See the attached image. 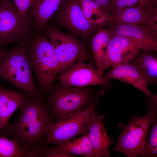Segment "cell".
Listing matches in <instances>:
<instances>
[{
	"mask_svg": "<svg viewBox=\"0 0 157 157\" xmlns=\"http://www.w3.org/2000/svg\"><path fill=\"white\" fill-rule=\"evenodd\" d=\"M51 116L41 100L30 97L20 107L19 115L15 122L1 131V135L17 139L24 149H35L47 134L52 121Z\"/></svg>",
	"mask_w": 157,
	"mask_h": 157,
	"instance_id": "cell-1",
	"label": "cell"
},
{
	"mask_svg": "<svg viewBox=\"0 0 157 157\" xmlns=\"http://www.w3.org/2000/svg\"><path fill=\"white\" fill-rule=\"evenodd\" d=\"M42 31L35 29L28 40L27 54L39 87L48 92L53 87L60 68L52 45Z\"/></svg>",
	"mask_w": 157,
	"mask_h": 157,
	"instance_id": "cell-2",
	"label": "cell"
},
{
	"mask_svg": "<svg viewBox=\"0 0 157 157\" xmlns=\"http://www.w3.org/2000/svg\"><path fill=\"white\" fill-rule=\"evenodd\" d=\"M27 42L19 43L18 45L5 51L0 60V77L31 97L41 100L28 60Z\"/></svg>",
	"mask_w": 157,
	"mask_h": 157,
	"instance_id": "cell-3",
	"label": "cell"
},
{
	"mask_svg": "<svg viewBox=\"0 0 157 157\" xmlns=\"http://www.w3.org/2000/svg\"><path fill=\"white\" fill-rule=\"evenodd\" d=\"M145 103L147 113L142 116L134 114L122 128L113 150L121 152L128 157L140 156L147 140L150 126L157 118V95L147 97Z\"/></svg>",
	"mask_w": 157,
	"mask_h": 157,
	"instance_id": "cell-4",
	"label": "cell"
},
{
	"mask_svg": "<svg viewBox=\"0 0 157 157\" xmlns=\"http://www.w3.org/2000/svg\"><path fill=\"white\" fill-rule=\"evenodd\" d=\"M97 95L92 89L84 87H56L49 97L50 115L57 122L65 121L86 108Z\"/></svg>",
	"mask_w": 157,
	"mask_h": 157,
	"instance_id": "cell-5",
	"label": "cell"
},
{
	"mask_svg": "<svg viewBox=\"0 0 157 157\" xmlns=\"http://www.w3.org/2000/svg\"><path fill=\"white\" fill-rule=\"evenodd\" d=\"M36 29L30 14L22 18L11 0H0V47L27 41Z\"/></svg>",
	"mask_w": 157,
	"mask_h": 157,
	"instance_id": "cell-6",
	"label": "cell"
},
{
	"mask_svg": "<svg viewBox=\"0 0 157 157\" xmlns=\"http://www.w3.org/2000/svg\"><path fill=\"white\" fill-rule=\"evenodd\" d=\"M99 90L91 103L85 109L73 117L62 122L50 123L44 140L46 144L57 145L65 142L77 135L88 133L93 113L96 110L99 97L103 95Z\"/></svg>",
	"mask_w": 157,
	"mask_h": 157,
	"instance_id": "cell-7",
	"label": "cell"
},
{
	"mask_svg": "<svg viewBox=\"0 0 157 157\" xmlns=\"http://www.w3.org/2000/svg\"><path fill=\"white\" fill-rule=\"evenodd\" d=\"M46 27L44 28V34L53 47L60 74L67 71L77 62L89 60L88 55L81 41L54 26Z\"/></svg>",
	"mask_w": 157,
	"mask_h": 157,
	"instance_id": "cell-8",
	"label": "cell"
},
{
	"mask_svg": "<svg viewBox=\"0 0 157 157\" xmlns=\"http://www.w3.org/2000/svg\"><path fill=\"white\" fill-rule=\"evenodd\" d=\"M54 20L73 35L92 40L101 28L90 23L85 17L80 0H63Z\"/></svg>",
	"mask_w": 157,
	"mask_h": 157,
	"instance_id": "cell-9",
	"label": "cell"
},
{
	"mask_svg": "<svg viewBox=\"0 0 157 157\" xmlns=\"http://www.w3.org/2000/svg\"><path fill=\"white\" fill-rule=\"evenodd\" d=\"M57 78L62 86L65 87H84L99 85L104 93L113 86L110 80L105 78L95 68L93 63H88L83 61L76 63L69 69Z\"/></svg>",
	"mask_w": 157,
	"mask_h": 157,
	"instance_id": "cell-10",
	"label": "cell"
},
{
	"mask_svg": "<svg viewBox=\"0 0 157 157\" xmlns=\"http://www.w3.org/2000/svg\"><path fill=\"white\" fill-rule=\"evenodd\" d=\"M140 49V42L135 39L112 35L103 61V71L110 67L129 61Z\"/></svg>",
	"mask_w": 157,
	"mask_h": 157,
	"instance_id": "cell-11",
	"label": "cell"
},
{
	"mask_svg": "<svg viewBox=\"0 0 157 157\" xmlns=\"http://www.w3.org/2000/svg\"><path fill=\"white\" fill-rule=\"evenodd\" d=\"M112 68V69L103 76L106 79H115L131 85L142 91L147 97L152 94L148 88L147 83L129 61L115 65Z\"/></svg>",
	"mask_w": 157,
	"mask_h": 157,
	"instance_id": "cell-12",
	"label": "cell"
},
{
	"mask_svg": "<svg viewBox=\"0 0 157 157\" xmlns=\"http://www.w3.org/2000/svg\"><path fill=\"white\" fill-rule=\"evenodd\" d=\"M103 115L96 111L93 113L88 134L92 144L95 157H110L109 147L112 144L103 122Z\"/></svg>",
	"mask_w": 157,
	"mask_h": 157,
	"instance_id": "cell-13",
	"label": "cell"
},
{
	"mask_svg": "<svg viewBox=\"0 0 157 157\" xmlns=\"http://www.w3.org/2000/svg\"><path fill=\"white\" fill-rule=\"evenodd\" d=\"M30 97L24 92L9 90L0 86V131L9 125L11 116Z\"/></svg>",
	"mask_w": 157,
	"mask_h": 157,
	"instance_id": "cell-14",
	"label": "cell"
},
{
	"mask_svg": "<svg viewBox=\"0 0 157 157\" xmlns=\"http://www.w3.org/2000/svg\"><path fill=\"white\" fill-rule=\"evenodd\" d=\"M106 28L113 35L131 38L138 40L140 42V49L157 52V40L138 25L120 23L109 25Z\"/></svg>",
	"mask_w": 157,
	"mask_h": 157,
	"instance_id": "cell-15",
	"label": "cell"
},
{
	"mask_svg": "<svg viewBox=\"0 0 157 157\" xmlns=\"http://www.w3.org/2000/svg\"><path fill=\"white\" fill-rule=\"evenodd\" d=\"M154 52L140 49L129 62L148 84L157 85V57Z\"/></svg>",
	"mask_w": 157,
	"mask_h": 157,
	"instance_id": "cell-16",
	"label": "cell"
},
{
	"mask_svg": "<svg viewBox=\"0 0 157 157\" xmlns=\"http://www.w3.org/2000/svg\"><path fill=\"white\" fill-rule=\"evenodd\" d=\"M153 6L143 5L128 7L114 12L111 14L109 25L120 23L139 25L145 20Z\"/></svg>",
	"mask_w": 157,
	"mask_h": 157,
	"instance_id": "cell-17",
	"label": "cell"
},
{
	"mask_svg": "<svg viewBox=\"0 0 157 157\" xmlns=\"http://www.w3.org/2000/svg\"><path fill=\"white\" fill-rule=\"evenodd\" d=\"M63 0H35L30 9L36 29L42 30Z\"/></svg>",
	"mask_w": 157,
	"mask_h": 157,
	"instance_id": "cell-18",
	"label": "cell"
},
{
	"mask_svg": "<svg viewBox=\"0 0 157 157\" xmlns=\"http://www.w3.org/2000/svg\"><path fill=\"white\" fill-rule=\"evenodd\" d=\"M106 28H101L94 36L91 40V51L96 69L101 75L104 58L109 42L112 36Z\"/></svg>",
	"mask_w": 157,
	"mask_h": 157,
	"instance_id": "cell-19",
	"label": "cell"
},
{
	"mask_svg": "<svg viewBox=\"0 0 157 157\" xmlns=\"http://www.w3.org/2000/svg\"><path fill=\"white\" fill-rule=\"evenodd\" d=\"M42 147L28 150L22 148L19 140H10L3 135L0 136V157H40Z\"/></svg>",
	"mask_w": 157,
	"mask_h": 157,
	"instance_id": "cell-20",
	"label": "cell"
},
{
	"mask_svg": "<svg viewBox=\"0 0 157 157\" xmlns=\"http://www.w3.org/2000/svg\"><path fill=\"white\" fill-rule=\"evenodd\" d=\"M83 14L90 23L105 28L109 25L111 14L93 0H80Z\"/></svg>",
	"mask_w": 157,
	"mask_h": 157,
	"instance_id": "cell-21",
	"label": "cell"
},
{
	"mask_svg": "<svg viewBox=\"0 0 157 157\" xmlns=\"http://www.w3.org/2000/svg\"><path fill=\"white\" fill-rule=\"evenodd\" d=\"M144 147L140 156L156 157L157 156V118L152 123Z\"/></svg>",
	"mask_w": 157,
	"mask_h": 157,
	"instance_id": "cell-22",
	"label": "cell"
},
{
	"mask_svg": "<svg viewBox=\"0 0 157 157\" xmlns=\"http://www.w3.org/2000/svg\"><path fill=\"white\" fill-rule=\"evenodd\" d=\"M154 38L157 40V8L153 6L145 20L138 25Z\"/></svg>",
	"mask_w": 157,
	"mask_h": 157,
	"instance_id": "cell-23",
	"label": "cell"
},
{
	"mask_svg": "<svg viewBox=\"0 0 157 157\" xmlns=\"http://www.w3.org/2000/svg\"><path fill=\"white\" fill-rule=\"evenodd\" d=\"M111 14L114 12L130 7L143 5L157 6L147 0H110Z\"/></svg>",
	"mask_w": 157,
	"mask_h": 157,
	"instance_id": "cell-24",
	"label": "cell"
},
{
	"mask_svg": "<svg viewBox=\"0 0 157 157\" xmlns=\"http://www.w3.org/2000/svg\"><path fill=\"white\" fill-rule=\"evenodd\" d=\"M54 149L72 155H83L81 146L78 138H75L58 145Z\"/></svg>",
	"mask_w": 157,
	"mask_h": 157,
	"instance_id": "cell-25",
	"label": "cell"
},
{
	"mask_svg": "<svg viewBox=\"0 0 157 157\" xmlns=\"http://www.w3.org/2000/svg\"><path fill=\"white\" fill-rule=\"evenodd\" d=\"M14 1L20 17L23 19L28 16V11L32 6L35 0H11Z\"/></svg>",
	"mask_w": 157,
	"mask_h": 157,
	"instance_id": "cell-26",
	"label": "cell"
},
{
	"mask_svg": "<svg viewBox=\"0 0 157 157\" xmlns=\"http://www.w3.org/2000/svg\"><path fill=\"white\" fill-rule=\"evenodd\" d=\"M81 146L83 156L86 157H95L92 144L88 134L78 138Z\"/></svg>",
	"mask_w": 157,
	"mask_h": 157,
	"instance_id": "cell-27",
	"label": "cell"
},
{
	"mask_svg": "<svg viewBox=\"0 0 157 157\" xmlns=\"http://www.w3.org/2000/svg\"><path fill=\"white\" fill-rule=\"evenodd\" d=\"M42 152L44 155L48 157H74L72 156L65 153L59 151L53 148L44 147L42 149Z\"/></svg>",
	"mask_w": 157,
	"mask_h": 157,
	"instance_id": "cell-28",
	"label": "cell"
},
{
	"mask_svg": "<svg viewBox=\"0 0 157 157\" xmlns=\"http://www.w3.org/2000/svg\"><path fill=\"white\" fill-rule=\"evenodd\" d=\"M93 0L111 14V3L110 0Z\"/></svg>",
	"mask_w": 157,
	"mask_h": 157,
	"instance_id": "cell-29",
	"label": "cell"
},
{
	"mask_svg": "<svg viewBox=\"0 0 157 157\" xmlns=\"http://www.w3.org/2000/svg\"><path fill=\"white\" fill-rule=\"evenodd\" d=\"M5 52V51H4L0 50V61L4 54Z\"/></svg>",
	"mask_w": 157,
	"mask_h": 157,
	"instance_id": "cell-30",
	"label": "cell"
},
{
	"mask_svg": "<svg viewBox=\"0 0 157 157\" xmlns=\"http://www.w3.org/2000/svg\"><path fill=\"white\" fill-rule=\"evenodd\" d=\"M153 3L156 5L157 4V0H147Z\"/></svg>",
	"mask_w": 157,
	"mask_h": 157,
	"instance_id": "cell-31",
	"label": "cell"
},
{
	"mask_svg": "<svg viewBox=\"0 0 157 157\" xmlns=\"http://www.w3.org/2000/svg\"><path fill=\"white\" fill-rule=\"evenodd\" d=\"M0 86H1V85H0Z\"/></svg>",
	"mask_w": 157,
	"mask_h": 157,
	"instance_id": "cell-32",
	"label": "cell"
}]
</instances>
